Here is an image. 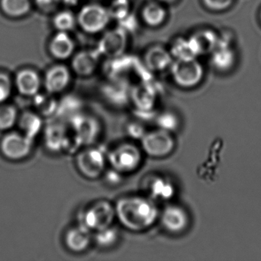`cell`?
<instances>
[{
	"label": "cell",
	"mask_w": 261,
	"mask_h": 261,
	"mask_svg": "<svg viewBox=\"0 0 261 261\" xmlns=\"http://www.w3.org/2000/svg\"><path fill=\"white\" fill-rule=\"evenodd\" d=\"M116 217L126 230L141 232L152 227L159 217L155 201L147 195H127L115 204Z\"/></svg>",
	"instance_id": "cell-1"
},
{
	"label": "cell",
	"mask_w": 261,
	"mask_h": 261,
	"mask_svg": "<svg viewBox=\"0 0 261 261\" xmlns=\"http://www.w3.org/2000/svg\"><path fill=\"white\" fill-rule=\"evenodd\" d=\"M107 158L110 167L122 175H126L139 169L143 161V150L135 143L126 142L107 152Z\"/></svg>",
	"instance_id": "cell-2"
},
{
	"label": "cell",
	"mask_w": 261,
	"mask_h": 261,
	"mask_svg": "<svg viewBox=\"0 0 261 261\" xmlns=\"http://www.w3.org/2000/svg\"><path fill=\"white\" fill-rule=\"evenodd\" d=\"M116 219L115 205L106 199L94 201L79 215V223L93 232L113 225Z\"/></svg>",
	"instance_id": "cell-3"
},
{
	"label": "cell",
	"mask_w": 261,
	"mask_h": 261,
	"mask_svg": "<svg viewBox=\"0 0 261 261\" xmlns=\"http://www.w3.org/2000/svg\"><path fill=\"white\" fill-rule=\"evenodd\" d=\"M76 16L77 27L89 35L103 33L112 20L108 7L97 3L82 6Z\"/></svg>",
	"instance_id": "cell-4"
},
{
	"label": "cell",
	"mask_w": 261,
	"mask_h": 261,
	"mask_svg": "<svg viewBox=\"0 0 261 261\" xmlns=\"http://www.w3.org/2000/svg\"><path fill=\"white\" fill-rule=\"evenodd\" d=\"M76 167L79 172L88 179L94 180L101 177L107 170L108 158L100 148L85 146L77 152Z\"/></svg>",
	"instance_id": "cell-5"
},
{
	"label": "cell",
	"mask_w": 261,
	"mask_h": 261,
	"mask_svg": "<svg viewBox=\"0 0 261 261\" xmlns=\"http://www.w3.org/2000/svg\"><path fill=\"white\" fill-rule=\"evenodd\" d=\"M129 36L128 31L123 27L105 30L99 40L96 49L99 54L108 59L123 57L127 49Z\"/></svg>",
	"instance_id": "cell-6"
},
{
	"label": "cell",
	"mask_w": 261,
	"mask_h": 261,
	"mask_svg": "<svg viewBox=\"0 0 261 261\" xmlns=\"http://www.w3.org/2000/svg\"><path fill=\"white\" fill-rule=\"evenodd\" d=\"M68 123L82 146L94 145L101 134L100 121L91 114L77 113L68 119Z\"/></svg>",
	"instance_id": "cell-7"
},
{
	"label": "cell",
	"mask_w": 261,
	"mask_h": 261,
	"mask_svg": "<svg viewBox=\"0 0 261 261\" xmlns=\"http://www.w3.org/2000/svg\"><path fill=\"white\" fill-rule=\"evenodd\" d=\"M140 142L142 150L149 156L155 158L169 155L175 147L173 137L164 129L145 133Z\"/></svg>",
	"instance_id": "cell-8"
},
{
	"label": "cell",
	"mask_w": 261,
	"mask_h": 261,
	"mask_svg": "<svg viewBox=\"0 0 261 261\" xmlns=\"http://www.w3.org/2000/svg\"><path fill=\"white\" fill-rule=\"evenodd\" d=\"M34 140L21 132H11L3 138L0 149L6 158L13 161L25 160L33 152Z\"/></svg>",
	"instance_id": "cell-9"
},
{
	"label": "cell",
	"mask_w": 261,
	"mask_h": 261,
	"mask_svg": "<svg viewBox=\"0 0 261 261\" xmlns=\"http://www.w3.org/2000/svg\"><path fill=\"white\" fill-rule=\"evenodd\" d=\"M171 65L174 80L180 86L192 88L198 85L202 79V67L195 58L177 59Z\"/></svg>",
	"instance_id": "cell-10"
},
{
	"label": "cell",
	"mask_w": 261,
	"mask_h": 261,
	"mask_svg": "<svg viewBox=\"0 0 261 261\" xmlns=\"http://www.w3.org/2000/svg\"><path fill=\"white\" fill-rule=\"evenodd\" d=\"M72 71L66 65L58 64L47 70L42 80L45 91L53 94H62L69 87Z\"/></svg>",
	"instance_id": "cell-11"
},
{
	"label": "cell",
	"mask_w": 261,
	"mask_h": 261,
	"mask_svg": "<svg viewBox=\"0 0 261 261\" xmlns=\"http://www.w3.org/2000/svg\"><path fill=\"white\" fill-rule=\"evenodd\" d=\"M100 58L97 49L77 51L71 59V71L79 77H91L98 69Z\"/></svg>",
	"instance_id": "cell-12"
},
{
	"label": "cell",
	"mask_w": 261,
	"mask_h": 261,
	"mask_svg": "<svg viewBox=\"0 0 261 261\" xmlns=\"http://www.w3.org/2000/svg\"><path fill=\"white\" fill-rule=\"evenodd\" d=\"M65 247L73 253H80L88 250L93 242V231L79 223L67 230L64 238Z\"/></svg>",
	"instance_id": "cell-13"
},
{
	"label": "cell",
	"mask_w": 261,
	"mask_h": 261,
	"mask_svg": "<svg viewBox=\"0 0 261 261\" xmlns=\"http://www.w3.org/2000/svg\"><path fill=\"white\" fill-rule=\"evenodd\" d=\"M70 128L63 120L50 123L44 131V143L48 150L53 152H64Z\"/></svg>",
	"instance_id": "cell-14"
},
{
	"label": "cell",
	"mask_w": 261,
	"mask_h": 261,
	"mask_svg": "<svg viewBox=\"0 0 261 261\" xmlns=\"http://www.w3.org/2000/svg\"><path fill=\"white\" fill-rule=\"evenodd\" d=\"M42 85L41 76L36 70L32 68L21 69L15 77L16 90L23 97H34L40 92Z\"/></svg>",
	"instance_id": "cell-15"
},
{
	"label": "cell",
	"mask_w": 261,
	"mask_h": 261,
	"mask_svg": "<svg viewBox=\"0 0 261 261\" xmlns=\"http://www.w3.org/2000/svg\"><path fill=\"white\" fill-rule=\"evenodd\" d=\"M76 50V43L69 33L57 32L48 44V51L56 60L71 59Z\"/></svg>",
	"instance_id": "cell-16"
},
{
	"label": "cell",
	"mask_w": 261,
	"mask_h": 261,
	"mask_svg": "<svg viewBox=\"0 0 261 261\" xmlns=\"http://www.w3.org/2000/svg\"><path fill=\"white\" fill-rule=\"evenodd\" d=\"M163 227L170 232L182 231L189 224V216L184 208L175 204L165 207L161 215Z\"/></svg>",
	"instance_id": "cell-17"
},
{
	"label": "cell",
	"mask_w": 261,
	"mask_h": 261,
	"mask_svg": "<svg viewBox=\"0 0 261 261\" xmlns=\"http://www.w3.org/2000/svg\"><path fill=\"white\" fill-rule=\"evenodd\" d=\"M144 65L152 71H163L172 65V56L161 46H153L146 51L143 58Z\"/></svg>",
	"instance_id": "cell-18"
},
{
	"label": "cell",
	"mask_w": 261,
	"mask_h": 261,
	"mask_svg": "<svg viewBox=\"0 0 261 261\" xmlns=\"http://www.w3.org/2000/svg\"><path fill=\"white\" fill-rule=\"evenodd\" d=\"M17 123L20 132L33 140L36 139L43 128L42 117L36 111H24L18 117Z\"/></svg>",
	"instance_id": "cell-19"
},
{
	"label": "cell",
	"mask_w": 261,
	"mask_h": 261,
	"mask_svg": "<svg viewBox=\"0 0 261 261\" xmlns=\"http://www.w3.org/2000/svg\"><path fill=\"white\" fill-rule=\"evenodd\" d=\"M143 189L147 196L152 199H166L170 198L173 193V189L169 181L158 176L147 177L143 181ZM155 201V200H154Z\"/></svg>",
	"instance_id": "cell-20"
},
{
	"label": "cell",
	"mask_w": 261,
	"mask_h": 261,
	"mask_svg": "<svg viewBox=\"0 0 261 261\" xmlns=\"http://www.w3.org/2000/svg\"><path fill=\"white\" fill-rule=\"evenodd\" d=\"M166 17L164 7L155 0L145 4L141 10L142 20L148 27H157L162 25Z\"/></svg>",
	"instance_id": "cell-21"
},
{
	"label": "cell",
	"mask_w": 261,
	"mask_h": 261,
	"mask_svg": "<svg viewBox=\"0 0 261 261\" xmlns=\"http://www.w3.org/2000/svg\"><path fill=\"white\" fill-rule=\"evenodd\" d=\"M0 7L6 16L20 19L30 14L33 4L32 0H0Z\"/></svg>",
	"instance_id": "cell-22"
},
{
	"label": "cell",
	"mask_w": 261,
	"mask_h": 261,
	"mask_svg": "<svg viewBox=\"0 0 261 261\" xmlns=\"http://www.w3.org/2000/svg\"><path fill=\"white\" fill-rule=\"evenodd\" d=\"M33 98V106L35 111L41 117H49L57 112L59 101L55 95L49 93H40L35 95Z\"/></svg>",
	"instance_id": "cell-23"
},
{
	"label": "cell",
	"mask_w": 261,
	"mask_h": 261,
	"mask_svg": "<svg viewBox=\"0 0 261 261\" xmlns=\"http://www.w3.org/2000/svg\"><path fill=\"white\" fill-rule=\"evenodd\" d=\"M189 40L192 42L197 55L212 53L218 43V38L215 33L210 31H203L196 33Z\"/></svg>",
	"instance_id": "cell-24"
},
{
	"label": "cell",
	"mask_w": 261,
	"mask_h": 261,
	"mask_svg": "<svg viewBox=\"0 0 261 261\" xmlns=\"http://www.w3.org/2000/svg\"><path fill=\"white\" fill-rule=\"evenodd\" d=\"M53 25L57 32L70 33L77 27V16L71 10H59L53 16Z\"/></svg>",
	"instance_id": "cell-25"
},
{
	"label": "cell",
	"mask_w": 261,
	"mask_h": 261,
	"mask_svg": "<svg viewBox=\"0 0 261 261\" xmlns=\"http://www.w3.org/2000/svg\"><path fill=\"white\" fill-rule=\"evenodd\" d=\"M120 238V233L117 227L111 225L107 228L93 232V241L102 249L114 247Z\"/></svg>",
	"instance_id": "cell-26"
},
{
	"label": "cell",
	"mask_w": 261,
	"mask_h": 261,
	"mask_svg": "<svg viewBox=\"0 0 261 261\" xmlns=\"http://www.w3.org/2000/svg\"><path fill=\"white\" fill-rule=\"evenodd\" d=\"M130 0H112L108 7L111 19L123 22L131 13Z\"/></svg>",
	"instance_id": "cell-27"
},
{
	"label": "cell",
	"mask_w": 261,
	"mask_h": 261,
	"mask_svg": "<svg viewBox=\"0 0 261 261\" xmlns=\"http://www.w3.org/2000/svg\"><path fill=\"white\" fill-rule=\"evenodd\" d=\"M18 111L13 105L0 106V130H8L17 123Z\"/></svg>",
	"instance_id": "cell-28"
},
{
	"label": "cell",
	"mask_w": 261,
	"mask_h": 261,
	"mask_svg": "<svg viewBox=\"0 0 261 261\" xmlns=\"http://www.w3.org/2000/svg\"><path fill=\"white\" fill-rule=\"evenodd\" d=\"M213 51L214 63L217 67L221 68H227L230 67L233 61V53L230 49L226 46L218 48L217 45Z\"/></svg>",
	"instance_id": "cell-29"
},
{
	"label": "cell",
	"mask_w": 261,
	"mask_h": 261,
	"mask_svg": "<svg viewBox=\"0 0 261 261\" xmlns=\"http://www.w3.org/2000/svg\"><path fill=\"white\" fill-rule=\"evenodd\" d=\"M172 53L177 59H191L197 56L190 40L178 41L172 48Z\"/></svg>",
	"instance_id": "cell-30"
},
{
	"label": "cell",
	"mask_w": 261,
	"mask_h": 261,
	"mask_svg": "<svg viewBox=\"0 0 261 261\" xmlns=\"http://www.w3.org/2000/svg\"><path fill=\"white\" fill-rule=\"evenodd\" d=\"M13 91V82L8 74L0 72V103L8 100Z\"/></svg>",
	"instance_id": "cell-31"
},
{
	"label": "cell",
	"mask_w": 261,
	"mask_h": 261,
	"mask_svg": "<svg viewBox=\"0 0 261 261\" xmlns=\"http://www.w3.org/2000/svg\"><path fill=\"white\" fill-rule=\"evenodd\" d=\"M33 6L43 13L55 11L61 4V0H32Z\"/></svg>",
	"instance_id": "cell-32"
},
{
	"label": "cell",
	"mask_w": 261,
	"mask_h": 261,
	"mask_svg": "<svg viewBox=\"0 0 261 261\" xmlns=\"http://www.w3.org/2000/svg\"><path fill=\"white\" fill-rule=\"evenodd\" d=\"M232 1L233 0H204V3L210 10L221 11L228 8L231 5Z\"/></svg>",
	"instance_id": "cell-33"
},
{
	"label": "cell",
	"mask_w": 261,
	"mask_h": 261,
	"mask_svg": "<svg viewBox=\"0 0 261 261\" xmlns=\"http://www.w3.org/2000/svg\"><path fill=\"white\" fill-rule=\"evenodd\" d=\"M110 169L111 170L105 171V174L103 175H105L107 181L111 185L119 184L121 181L122 176L123 175H122L121 173L117 172V171L114 170V176H113L112 169L111 168Z\"/></svg>",
	"instance_id": "cell-34"
},
{
	"label": "cell",
	"mask_w": 261,
	"mask_h": 261,
	"mask_svg": "<svg viewBox=\"0 0 261 261\" xmlns=\"http://www.w3.org/2000/svg\"><path fill=\"white\" fill-rule=\"evenodd\" d=\"M79 2H80V0H61V4H65L68 7L76 6Z\"/></svg>",
	"instance_id": "cell-35"
},
{
	"label": "cell",
	"mask_w": 261,
	"mask_h": 261,
	"mask_svg": "<svg viewBox=\"0 0 261 261\" xmlns=\"http://www.w3.org/2000/svg\"><path fill=\"white\" fill-rule=\"evenodd\" d=\"M157 2L166 3V4H170V3L174 2L175 0H155Z\"/></svg>",
	"instance_id": "cell-36"
},
{
	"label": "cell",
	"mask_w": 261,
	"mask_h": 261,
	"mask_svg": "<svg viewBox=\"0 0 261 261\" xmlns=\"http://www.w3.org/2000/svg\"><path fill=\"white\" fill-rule=\"evenodd\" d=\"M94 1H99V0H94Z\"/></svg>",
	"instance_id": "cell-37"
},
{
	"label": "cell",
	"mask_w": 261,
	"mask_h": 261,
	"mask_svg": "<svg viewBox=\"0 0 261 261\" xmlns=\"http://www.w3.org/2000/svg\"><path fill=\"white\" fill-rule=\"evenodd\" d=\"M260 18H261V14H260Z\"/></svg>",
	"instance_id": "cell-38"
}]
</instances>
